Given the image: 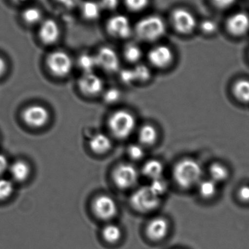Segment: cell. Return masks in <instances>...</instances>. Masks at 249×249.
Segmentation results:
<instances>
[{
    "label": "cell",
    "instance_id": "1",
    "mask_svg": "<svg viewBox=\"0 0 249 249\" xmlns=\"http://www.w3.org/2000/svg\"><path fill=\"white\" fill-rule=\"evenodd\" d=\"M203 177V168L198 161L184 158L178 161L172 169V177L181 188L189 189L198 185Z\"/></svg>",
    "mask_w": 249,
    "mask_h": 249
},
{
    "label": "cell",
    "instance_id": "2",
    "mask_svg": "<svg viewBox=\"0 0 249 249\" xmlns=\"http://www.w3.org/2000/svg\"><path fill=\"white\" fill-rule=\"evenodd\" d=\"M137 125L135 117L126 110H118L110 117L108 126L111 133L117 139H127L133 134Z\"/></svg>",
    "mask_w": 249,
    "mask_h": 249
},
{
    "label": "cell",
    "instance_id": "3",
    "mask_svg": "<svg viewBox=\"0 0 249 249\" xmlns=\"http://www.w3.org/2000/svg\"><path fill=\"white\" fill-rule=\"evenodd\" d=\"M166 27L164 20L159 16H150L141 19L135 26V33L139 39L153 42L162 37Z\"/></svg>",
    "mask_w": 249,
    "mask_h": 249
},
{
    "label": "cell",
    "instance_id": "4",
    "mask_svg": "<svg viewBox=\"0 0 249 249\" xmlns=\"http://www.w3.org/2000/svg\"><path fill=\"white\" fill-rule=\"evenodd\" d=\"M161 197L156 196L149 185L137 189L130 197V203L135 210L149 212L157 209Z\"/></svg>",
    "mask_w": 249,
    "mask_h": 249
},
{
    "label": "cell",
    "instance_id": "5",
    "mask_svg": "<svg viewBox=\"0 0 249 249\" xmlns=\"http://www.w3.org/2000/svg\"><path fill=\"white\" fill-rule=\"evenodd\" d=\"M138 179V170L132 164H120L113 173L114 183L121 190L131 188L137 184Z\"/></svg>",
    "mask_w": 249,
    "mask_h": 249
},
{
    "label": "cell",
    "instance_id": "6",
    "mask_svg": "<svg viewBox=\"0 0 249 249\" xmlns=\"http://www.w3.org/2000/svg\"><path fill=\"white\" fill-rule=\"evenodd\" d=\"M47 65L53 74L63 77L70 74L73 68V61L68 54L63 51H55L48 55Z\"/></svg>",
    "mask_w": 249,
    "mask_h": 249
},
{
    "label": "cell",
    "instance_id": "7",
    "mask_svg": "<svg viewBox=\"0 0 249 249\" xmlns=\"http://www.w3.org/2000/svg\"><path fill=\"white\" fill-rule=\"evenodd\" d=\"M93 211L99 219L108 220L117 214L118 206L114 198L107 195H102L94 201Z\"/></svg>",
    "mask_w": 249,
    "mask_h": 249
},
{
    "label": "cell",
    "instance_id": "8",
    "mask_svg": "<svg viewBox=\"0 0 249 249\" xmlns=\"http://www.w3.org/2000/svg\"><path fill=\"white\" fill-rule=\"evenodd\" d=\"M96 56L97 67L109 73L116 72L120 69V60L118 54L113 48L103 47L100 48Z\"/></svg>",
    "mask_w": 249,
    "mask_h": 249
},
{
    "label": "cell",
    "instance_id": "9",
    "mask_svg": "<svg viewBox=\"0 0 249 249\" xmlns=\"http://www.w3.org/2000/svg\"><path fill=\"white\" fill-rule=\"evenodd\" d=\"M108 33L118 39H126L132 33L130 20L123 15H117L109 19L107 23Z\"/></svg>",
    "mask_w": 249,
    "mask_h": 249
},
{
    "label": "cell",
    "instance_id": "10",
    "mask_svg": "<svg viewBox=\"0 0 249 249\" xmlns=\"http://www.w3.org/2000/svg\"><path fill=\"white\" fill-rule=\"evenodd\" d=\"M23 119L30 127H42L49 120V112L44 107L32 105L23 111Z\"/></svg>",
    "mask_w": 249,
    "mask_h": 249
},
{
    "label": "cell",
    "instance_id": "11",
    "mask_svg": "<svg viewBox=\"0 0 249 249\" xmlns=\"http://www.w3.org/2000/svg\"><path fill=\"white\" fill-rule=\"evenodd\" d=\"M172 23L180 33L189 34L196 26V19L192 13L184 8L175 10L172 15Z\"/></svg>",
    "mask_w": 249,
    "mask_h": 249
},
{
    "label": "cell",
    "instance_id": "12",
    "mask_svg": "<svg viewBox=\"0 0 249 249\" xmlns=\"http://www.w3.org/2000/svg\"><path fill=\"white\" fill-rule=\"evenodd\" d=\"M148 58L153 67L159 69L166 68L173 61V53L168 46L159 45L149 51Z\"/></svg>",
    "mask_w": 249,
    "mask_h": 249
},
{
    "label": "cell",
    "instance_id": "13",
    "mask_svg": "<svg viewBox=\"0 0 249 249\" xmlns=\"http://www.w3.org/2000/svg\"><path fill=\"white\" fill-rule=\"evenodd\" d=\"M79 89L87 96H96L102 91L103 80L94 72L84 73L78 82Z\"/></svg>",
    "mask_w": 249,
    "mask_h": 249
},
{
    "label": "cell",
    "instance_id": "14",
    "mask_svg": "<svg viewBox=\"0 0 249 249\" xmlns=\"http://www.w3.org/2000/svg\"><path fill=\"white\" fill-rule=\"evenodd\" d=\"M227 27L232 35L242 36L249 31V16L245 13H235L228 19Z\"/></svg>",
    "mask_w": 249,
    "mask_h": 249
},
{
    "label": "cell",
    "instance_id": "15",
    "mask_svg": "<svg viewBox=\"0 0 249 249\" xmlns=\"http://www.w3.org/2000/svg\"><path fill=\"white\" fill-rule=\"evenodd\" d=\"M39 36L44 44L52 45L55 43L60 36V29L57 22L53 19L44 20L39 28Z\"/></svg>",
    "mask_w": 249,
    "mask_h": 249
},
{
    "label": "cell",
    "instance_id": "16",
    "mask_svg": "<svg viewBox=\"0 0 249 249\" xmlns=\"http://www.w3.org/2000/svg\"><path fill=\"white\" fill-rule=\"evenodd\" d=\"M148 236L153 241H160L169 232V224L164 218H156L149 222L147 227Z\"/></svg>",
    "mask_w": 249,
    "mask_h": 249
},
{
    "label": "cell",
    "instance_id": "17",
    "mask_svg": "<svg viewBox=\"0 0 249 249\" xmlns=\"http://www.w3.org/2000/svg\"><path fill=\"white\" fill-rule=\"evenodd\" d=\"M89 146L95 153L102 155L111 150L112 142L111 138L107 135L102 133H96L89 141Z\"/></svg>",
    "mask_w": 249,
    "mask_h": 249
},
{
    "label": "cell",
    "instance_id": "18",
    "mask_svg": "<svg viewBox=\"0 0 249 249\" xmlns=\"http://www.w3.org/2000/svg\"><path fill=\"white\" fill-rule=\"evenodd\" d=\"M165 167L161 161L156 159L149 160L145 162L142 168V173L151 181L163 177Z\"/></svg>",
    "mask_w": 249,
    "mask_h": 249
},
{
    "label": "cell",
    "instance_id": "19",
    "mask_svg": "<svg viewBox=\"0 0 249 249\" xmlns=\"http://www.w3.org/2000/svg\"><path fill=\"white\" fill-rule=\"evenodd\" d=\"M159 133L157 129L153 124H143L138 131V139L143 146H152L158 140Z\"/></svg>",
    "mask_w": 249,
    "mask_h": 249
},
{
    "label": "cell",
    "instance_id": "20",
    "mask_svg": "<svg viewBox=\"0 0 249 249\" xmlns=\"http://www.w3.org/2000/svg\"><path fill=\"white\" fill-rule=\"evenodd\" d=\"M210 178L219 184L226 181L230 177L229 168L221 162H214L209 167Z\"/></svg>",
    "mask_w": 249,
    "mask_h": 249
},
{
    "label": "cell",
    "instance_id": "21",
    "mask_svg": "<svg viewBox=\"0 0 249 249\" xmlns=\"http://www.w3.org/2000/svg\"><path fill=\"white\" fill-rule=\"evenodd\" d=\"M232 93L238 102L244 104L249 103V80L241 79L237 80L232 87Z\"/></svg>",
    "mask_w": 249,
    "mask_h": 249
},
{
    "label": "cell",
    "instance_id": "22",
    "mask_svg": "<svg viewBox=\"0 0 249 249\" xmlns=\"http://www.w3.org/2000/svg\"><path fill=\"white\" fill-rule=\"evenodd\" d=\"M101 10L102 7L99 3L91 0L83 1L80 6L82 15L89 20H96L100 16Z\"/></svg>",
    "mask_w": 249,
    "mask_h": 249
},
{
    "label": "cell",
    "instance_id": "23",
    "mask_svg": "<svg viewBox=\"0 0 249 249\" xmlns=\"http://www.w3.org/2000/svg\"><path fill=\"white\" fill-rule=\"evenodd\" d=\"M10 174L16 181H23L29 177L30 168L24 161H16L10 166Z\"/></svg>",
    "mask_w": 249,
    "mask_h": 249
},
{
    "label": "cell",
    "instance_id": "24",
    "mask_svg": "<svg viewBox=\"0 0 249 249\" xmlns=\"http://www.w3.org/2000/svg\"><path fill=\"white\" fill-rule=\"evenodd\" d=\"M197 186L199 194L205 199L212 198L216 196L218 192V184L211 178L202 179Z\"/></svg>",
    "mask_w": 249,
    "mask_h": 249
},
{
    "label": "cell",
    "instance_id": "25",
    "mask_svg": "<svg viewBox=\"0 0 249 249\" xmlns=\"http://www.w3.org/2000/svg\"><path fill=\"white\" fill-rule=\"evenodd\" d=\"M122 232L119 227L115 225H108L102 231V236L107 242L114 244L121 239Z\"/></svg>",
    "mask_w": 249,
    "mask_h": 249
},
{
    "label": "cell",
    "instance_id": "26",
    "mask_svg": "<svg viewBox=\"0 0 249 249\" xmlns=\"http://www.w3.org/2000/svg\"><path fill=\"white\" fill-rule=\"evenodd\" d=\"M78 65L84 73L93 72L94 70L97 67L96 56L91 54H83L79 57Z\"/></svg>",
    "mask_w": 249,
    "mask_h": 249
},
{
    "label": "cell",
    "instance_id": "27",
    "mask_svg": "<svg viewBox=\"0 0 249 249\" xmlns=\"http://www.w3.org/2000/svg\"><path fill=\"white\" fill-rule=\"evenodd\" d=\"M124 57L130 63H137L143 56L141 48L134 43L128 44L124 48Z\"/></svg>",
    "mask_w": 249,
    "mask_h": 249
},
{
    "label": "cell",
    "instance_id": "28",
    "mask_svg": "<svg viewBox=\"0 0 249 249\" xmlns=\"http://www.w3.org/2000/svg\"><path fill=\"white\" fill-rule=\"evenodd\" d=\"M22 17L23 20L28 24H37L42 20V12L38 7H28L22 13Z\"/></svg>",
    "mask_w": 249,
    "mask_h": 249
},
{
    "label": "cell",
    "instance_id": "29",
    "mask_svg": "<svg viewBox=\"0 0 249 249\" xmlns=\"http://www.w3.org/2000/svg\"><path fill=\"white\" fill-rule=\"evenodd\" d=\"M149 186L152 189V191L159 197L165 196L168 190V183L164 177L152 180Z\"/></svg>",
    "mask_w": 249,
    "mask_h": 249
},
{
    "label": "cell",
    "instance_id": "30",
    "mask_svg": "<svg viewBox=\"0 0 249 249\" xmlns=\"http://www.w3.org/2000/svg\"><path fill=\"white\" fill-rule=\"evenodd\" d=\"M133 70L134 71L136 82L145 83V82L150 80L151 77H152L150 69L144 64H138Z\"/></svg>",
    "mask_w": 249,
    "mask_h": 249
},
{
    "label": "cell",
    "instance_id": "31",
    "mask_svg": "<svg viewBox=\"0 0 249 249\" xmlns=\"http://www.w3.org/2000/svg\"><path fill=\"white\" fill-rule=\"evenodd\" d=\"M127 154L132 160L138 161L145 156V149L140 143H133L127 148Z\"/></svg>",
    "mask_w": 249,
    "mask_h": 249
},
{
    "label": "cell",
    "instance_id": "32",
    "mask_svg": "<svg viewBox=\"0 0 249 249\" xmlns=\"http://www.w3.org/2000/svg\"><path fill=\"white\" fill-rule=\"evenodd\" d=\"M13 183L5 178H0V200H6L13 194Z\"/></svg>",
    "mask_w": 249,
    "mask_h": 249
},
{
    "label": "cell",
    "instance_id": "33",
    "mask_svg": "<svg viewBox=\"0 0 249 249\" xmlns=\"http://www.w3.org/2000/svg\"><path fill=\"white\" fill-rule=\"evenodd\" d=\"M121 97V93L120 90L115 88H111L108 89L104 93L103 99L105 103L108 105H114L117 103Z\"/></svg>",
    "mask_w": 249,
    "mask_h": 249
},
{
    "label": "cell",
    "instance_id": "34",
    "mask_svg": "<svg viewBox=\"0 0 249 249\" xmlns=\"http://www.w3.org/2000/svg\"><path fill=\"white\" fill-rule=\"evenodd\" d=\"M119 76L120 80L124 85L130 86V85L136 83L133 69H124V70H121L120 71Z\"/></svg>",
    "mask_w": 249,
    "mask_h": 249
},
{
    "label": "cell",
    "instance_id": "35",
    "mask_svg": "<svg viewBox=\"0 0 249 249\" xmlns=\"http://www.w3.org/2000/svg\"><path fill=\"white\" fill-rule=\"evenodd\" d=\"M126 5L133 11H140L149 4V0H125Z\"/></svg>",
    "mask_w": 249,
    "mask_h": 249
},
{
    "label": "cell",
    "instance_id": "36",
    "mask_svg": "<svg viewBox=\"0 0 249 249\" xmlns=\"http://www.w3.org/2000/svg\"><path fill=\"white\" fill-rule=\"evenodd\" d=\"M119 0H101L100 4L102 9L107 10H114L118 7Z\"/></svg>",
    "mask_w": 249,
    "mask_h": 249
},
{
    "label": "cell",
    "instance_id": "37",
    "mask_svg": "<svg viewBox=\"0 0 249 249\" xmlns=\"http://www.w3.org/2000/svg\"><path fill=\"white\" fill-rule=\"evenodd\" d=\"M201 28L205 33L212 34L216 31V24L213 20H206L202 23Z\"/></svg>",
    "mask_w": 249,
    "mask_h": 249
},
{
    "label": "cell",
    "instance_id": "38",
    "mask_svg": "<svg viewBox=\"0 0 249 249\" xmlns=\"http://www.w3.org/2000/svg\"><path fill=\"white\" fill-rule=\"evenodd\" d=\"M238 197L244 203H249V185H243L238 192Z\"/></svg>",
    "mask_w": 249,
    "mask_h": 249
},
{
    "label": "cell",
    "instance_id": "39",
    "mask_svg": "<svg viewBox=\"0 0 249 249\" xmlns=\"http://www.w3.org/2000/svg\"><path fill=\"white\" fill-rule=\"evenodd\" d=\"M212 1L216 7L227 8L232 6L235 3V0H212Z\"/></svg>",
    "mask_w": 249,
    "mask_h": 249
},
{
    "label": "cell",
    "instance_id": "40",
    "mask_svg": "<svg viewBox=\"0 0 249 249\" xmlns=\"http://www.w3.org/2000/svg\"><path fill=\"white\" fill-rule=\"evenodd\" d=\"M57 1L67 8H73L80 4V0H57Z\"/></svg>",
    "mask_w": 249,
    "mask_h": 249
},
{
    "label": "cell",
    "instance_id": "41",
    "mask_svg": "<svg viewBox=\"0 0 249 249\" xmlns=\"http://www.w3.org/2000/svg\"><path fill=\"white\" fill-rule=\"evenodd\" d=\"M8 166V160L7 158L2 154H0V175L5 172Z\"/></svg>",
    "mask_w": 249,
    "mask_h": 249
},
{
    "label": "cell",
    "instance_id": "42",
    "mask_svg": "<svg viewBox=\"0 0 249 249\" xmlns=\"http://www.w3.org/2000/svg\"><path fill=\"white\" fill-rule=\"evenodd\" d=\"M6 69H7V65H6L5 61L1 57H0V77L4 74Z\"/></svg>",
    "mask_w": 249,
    "mask_h": 249
},
{
    "label": "cell",
    "instance_id": "43",
    "mask_svg": "<svg viewBox=\"0 0 249 249\" xmlns=\"http://www.w3.org/2000/svg\"><path fill=\"white\" fill-rule=\"evenodd\" d=\"M12 1L15 3H23L24 2V1H26V0H12Z\"/></svg>",
    "mask_w": 249,
    "mask_h": 249
}]
</instances>
